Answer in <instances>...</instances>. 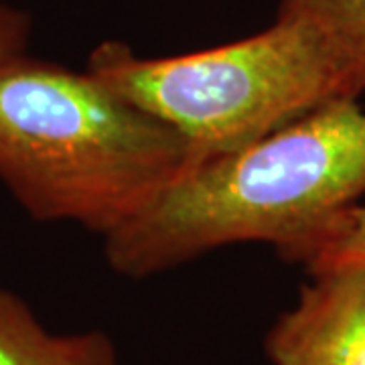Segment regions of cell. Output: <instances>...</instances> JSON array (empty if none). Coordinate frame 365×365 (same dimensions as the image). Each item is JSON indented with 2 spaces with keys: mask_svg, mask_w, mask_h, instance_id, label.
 Returning <instances> with one entry per match:
<instances>
[{
  "mask_svg": "<svg viewBox=\"0 0 365 365\" xmlns=\"http://www.w3.org/2000/svg\"><path fill=\"white\" fill-rule=\"evenodd\" d=\"M278 9L313 16L365 53V0H280Z\"/></svg>",
  "mask_w": 365,
  "mask_h": 365,
  "instance_id": "obj_7",
  "label": "cell"
},
{
  "mask_svg": "<svg viewBox=\"0 0 365 365\" xmlns=\"http://www.w3.org/2000/svg\"><path fill=\"white\" fill-rule=\"evenodd\" d=\"M365 195V108L335 100L240 150L195 165L153 207L106 235L110 268L148 278L234 244L294 262Z\"/></svg>",
  "mask_w": 365,
  "mask_h": 365,
  "instance_id": "obj_1",
  "label": "cell"
},
{
  "mask_svg": "<svg viewBox=\"0 0 365 365\" xmlns=\"http://www.w3.org/2000/svg\"><path fill=\"white\" fill-rule=\"evenodd\" d=\"M0 365H120V359L104 331H51L23 297L0 288Z\"/></svg>",
  "mask_w": 365,
  "mask_h": 365,
  "instance_id": "obj_5",
  "label": "cell"
},
{
  "mask_svg": "<svg viewBox=\"0 0 365 365\" xmlns=\"http://www.w3.org/2000/svg\"><path fill=\"white\" fill-rule=\"evenodd\" d=\"M86 69L181 132L203 160L365 90V53L325 23L284 9L252 37L185 55L143 57L106 41Z\"/></svg>",
  "mask_w": 365,
  "mask_h": 365,
  "instance_id": "obj_3",
  "label": "cell"
},
{
  "mask_svg": "<svg viewBox=\"0 0 365 365\" xmlns=\"http://www.w3.org/2000/svg\"><path fill=\"white\" fill-rule=\"evenodd\" d=\"M33 21L25 9L0 0V61L29 51Z\"/></svg>",
  "mask_w": 365,
  "mask_h": 365,
  "instance_id": "obj_8",
  "label": "cell"
},
{
  "mask_svg": "<svg viewBox=\"0 0 365 365\" xmlns=\"http://www.w3.org/2000/svg\"><path fill=\"white\" fill-rule=\"evenodd\" d=\"M199 163L181 132L88 69L29 53L0 61V182L35 222L106 237Z\"/></svg>",
  "mask_w": 365,
  "mask_h": 365,
  "instance_id": "obj_2",
  "label": "cell"
},
{
  "mask_svg": "<svg viewBox=\"0 0 365 365\" xmlns=\"http://www.w3.org/2000/svg\"><path fill=\"white\" fill-rule=\"evenodd\" d=\"M272 365H365V272L311 276L264 339Z\"/></svg>",
  "mask_w": 365,
  "mask_h": 365,
  "instance_id": "obj_4",
  "label": "cell"
},
{
  "mask_svg": "<svg viewBox=\"0 0 365 365\" xmlns=\"http://www.w3.org/2000/svg\"><path fill=\"white\" fill-rule=\"evenodd\" d=\"M294 264H302L311 276L331 270L365 272V205L357 203L337 215L294 258Z\"/></svg>",
  "mask_w": 365,
  "mask_h": 365,
  "instance_id": "obj_6",
  "label": "cell"
}]
</instances>
